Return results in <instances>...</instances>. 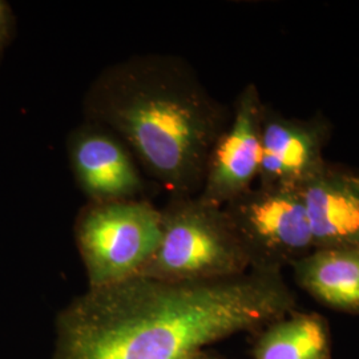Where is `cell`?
Listing matches in <instances>:
<instances>
[{
	"label": "cell",
	"instance_id": "obj_1",
	"mask_svg": "<svg viewBox=\"0 0 359 359\" xmlns=\"http://www.w3.org/2000/svg\"><path fill=\"white\" fill-rule=\"evenodd\" d=\"M293 310L283 273L196 283L135 276L88 287L57 313L52 359H188Z\"/></svg>",
	"mask_w": 359,
	"mask_h": 359
},
{
	"label": "cell",
	"instance_id": "obj_2",
	"mask_svg": "<svg viewBox=\"0 0 359 359\" xmlns=\"http://www.w3.org/2000/svg\"><path fill=\"white\" fill-rule=\"evenodd\" d=\"M81 109L84 121L112 132L169 197L200 193L231 115L188 62L168 53L132 55L104 67Z\"/></svg>",
	"mask_w": 359,
	"mask_h": 359
},
{
	"label": "cell",
	"instance_id": "obj_3",
	"mask_svg": "<svg viewBox=\"0 0 359 359\" xmlns=\"http://www.w3.org/2000/svg\"><path fill=\"white\" fill-rule=\"evenodd\" d=\"M248 271L249 258L224 208L184 196L169 197L161 209V241L139 276L196 283Z\"/></svg>",
	"mask_w": 359,
	"mask_h": 359
},
{
	"label": "cell",
	"instance_id": "obj_4",
	"mask_svg": "<svg viewBox=\"0 0 359 359\" xmlns=\"http://www.w3.org/2000/svg\"><path fill=\"white\" fill-rule=\"evenodd\" d=\"M74 233L88 287H103L142 273L161 241V209L148 200L88 201Z\"/></svg>",
	"mask_w": 359,
	"mask_h": 359
},
{
	"label": "cell",
	"instance_id": "obj_5",
	"mask_svg": "<svg viewBox=\"0 0 359 359\" xmlns=\"http://www.w3.org/2000/svg\"><path fill=\"white\" fill-rule=\"evenodd\" d=\"M222 208L244 246L250 270L283 273L314 249L297 188L256 184Z\"/></svg>",
	"mask_w": 359,
	"mask_h": 359
},
{
	"label": "cell",
	"instance_id": "obj_6",
	"mask_svg": "<svg viewBox=\"0 0 359 359\" xmlns=\"http://www.w3.org/2000/svg\"><path fill=\"white\" fill-rule=\"evenodd\" d=\"M265 104L256 84L238 93L231 120L209 156L205 177L197 194L212 205L229 204L255 187L261 165V123Z\"/></svg>",
	"mask_w": 359,
	"mask_h": 359
},
{
	"label": "cell",
	"instance_id": "obj_7",
	"mask_svg": "<svg viewBox=\"0 0 359 359\" xmlns=\"http://www.w3.org/2000/svg\"><path fill=\"white\" fill-rule=\"evenodd\" d=\"M69 168L88 201L147 200V182L128 148L112 132L84 121L67 139Z\"/></svg>",
	"mask_w": 359,
	"mask_h": 359
},
{
	"label": "cell",
	"instance_id": "obj_8",
	"mask_svg": "<svg viewBox=\"0 0 359 359\" xmlns=\"http://www.w3.org/2000/svg\"><path fill=\"white\" fill-rule=\"evenodd\" d=\"M330 124L322 116L293 118L265 105L261 123V165L257 185L298 188L326 163Z\"/></svg>",
	"mask_w": 359,
	"mask_h": 359
},
{
	"label": "cell",
	"instance_id": "obj_9",
	"mask_svg": "<svg viewBox=\"0 0 359 359\" xmlns=\"http://www.w3.org/2000/svg\"><path fill=\"white\" fill-rule=\"evenodd\" d=\"M314 249L359 250V175L325 163L298 188Z\"/></svg>",
	"mask_w": 359,
	"mask_h": 359
},
{
	"label": "cell",
	"instance_id": "obj_10",
	"mask_svg": "<svg viewBox=\"0 0 359 359\" xmlns=\"http://www.w3.org/2000/svg\"><path fill=\"white\" fill-rule=\"evenodd\" d=\"M290 268L297 285L323 306L359 314V250L313 249Z\"/></svg>",
	"mask_w": 359,
	"mask_h": 359
},
{
	"label": "cell",
	"instance_id": "obj_11",
	"mask_svg": "<svg viewBox=\"0 0 359 359\" xmlns=\"http://www.w3.org/2000/svg\"><path fill=\"white\" fill-rule=\"evenodd\" d=\"M329 322L311 311L292 313L257 332L252 359H332Z\"/></svg>",
	"mask_w": 359,
	"mask_h": 359
},
{
	"label": "cell",
	"instance_id": "obj_12",
	"mask_svg": "<svg viewBox=\"0 0 359 359\" xmlns=\"http://www.w3.org/2000/svg\"><path fill=\"white\" fill-rule=\"evenodd\" d=\"M13 16L10 6L0 0V52L13 39Z\"/></svg>",
	"mask_w": 359,
	"mask_h": 359
},
{
	"label": "cell",
	"instance_id": "obj_13",
	"mask_svg": "<svg viewBox=\"0 0 359 359\" xmlns=\"http://www.w3.org/2000/svg\"><path fill=\"white\" fill-rule=\"evenodd\" d=\"M188 359H228L224 358V357H221V355H217V354H212V353H208V351H200V353H197V354H194L192 357H189Z\"/></svg>",
	"mask_w": 359,
	"mask_h": 359
}]
</instances>
